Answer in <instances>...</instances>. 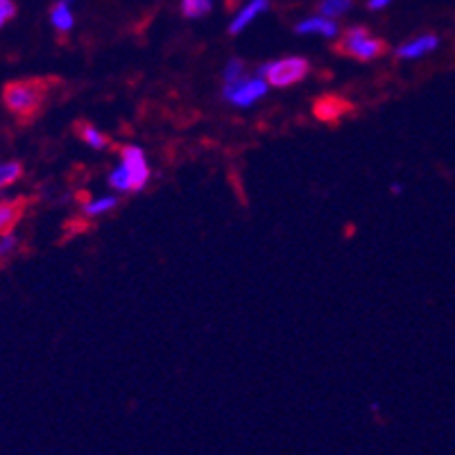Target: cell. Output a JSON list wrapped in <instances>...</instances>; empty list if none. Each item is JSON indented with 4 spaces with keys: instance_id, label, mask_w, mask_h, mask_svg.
<instances>
[{
    "instance_id": "cell-8",
    "label": "cell",
    "mask_w": 455,
    "mask_h": 455,
    "mask_svg": "<svg viewBox=\"0 0 455 455\" xmlns=\"http://www.w3.org/2000/svg\"><path fill=\"white\" fill-rule=\"evenodd\" d=\"M440 45V36L437 35H419L415 39L405 41L403 45H399L396 51V57L399 60H419V57L428 55Z\"/></svg>"
},
{
    "instance_id": "cell-4",
    "label": "cell",
    "mask_w": 455,
    "mask_h": 455,
    "mask_svg": "<svg viewBox=\"0 0 455 455\" xmlns=\"http://www.w3.org/2000/svg\"><path fill=\"white\" fill-rule=\"evenodd\" d=\"M121 155H123V168H125L127 175H130V188L132 190L146 188L148 180H150V165H148L143 150L134 146H125L121 150Z\"/></svg>"
},
{
    "instance_id": "cell-21",
    "label": "cell",
    "mask_w": 455,
    "mask_h": 455,
    "mask_svg": "<svg viewBox=\"0 0 455 455\" xmlns=\"http://www.w3.org/2000/svg\"><path fill=\"white\" fill-rule=\"evenodd\" d=\"M243 0H225L227 10H238V5H241Z\"/></svg>"
},
{
    "instance_id": "cell-18",
    "label": "cell",
    "mask_w": 455,
    "mask_h": 455,
    "mask_svg": "<svg viewBox=\"0 0 455 455\" xmlns=\"http://www.w3.org/2000/svg\"><path fill=\"white\" fill-rule=\"evenodd\" d=\"M16 16V3L14 0H0V28L7 26Z\"/></svg>"
},
{
    "instance_id": "cell-2",
    "label": "cell",
    "mask_w": 455,
    "mask_h": 455,
    "mask_svg": "<svg viewBox=\"0 0 455 455\" xmlns=\"http://www.w3.org/2000/svg\"><path fill=\"white\" fill-rule=\"evenodd\" d=\"M333 51L342 57H349V60L371 61L386 55L387 44L379 36L370 35L367 28H349L335 44Z\"/></svg>"
},
{
    "instance_id": "cell-17",
    "label": "cell",
    "mask_w": 455,
    "mask_h": 455,
    "mask_svg": "<svg viewBox=\"0 0 455 455\" xmlns=\"http://www.w3.org/2000/svg\"><path fill=\"white\" fill-rule=\"evenodd\" d=\"M109 184H111V188H116V190H132L130 188V175H127V171L123 168V165L111 172Z\"/></svg>"
},
{
    "instance_id": "cell-13",
    "label": "cell",
    "mask_w": 455,
    "mask_h": 455,
    "mask_svg": "<svg viewBox=\"0 0 455 455\" xmlns=\"http://www.w3.org/2000/svg\"><path fill=\"white\" fill-rule=\"evenodd\" d=\"M20 177H23V164H19V161L0 164V190L14 186Z\"/></svg>"
},
{
    "instance_id": "cell-5",
    "label": "cell",
    "mask_w": 455,
    "mask_h": 455,
    "mask_svg": "<svg viewBox=\"0 0 455 455\" xmlns=\"http://www.w3.org/2000/svg\"><path fill=\"white\" fill-rule=\"evenodd\" d=\"M354 111V105H351L347 98L342 95L326 93L322 98H317L315 105H313V114H315L317 121L322 123H338L342 121L345 116H349Z\"/></svg>"
},
{
    "instance_id": "cell-15",
    "label": "cell",
    "mask_w": 455,
    "mask_h": 455,
    "mask_svg": "<svg viewBox=\"0 0 455 455\" xmlns=\"http://www.w3.org/2000/svg\"><path fill=\"white\" fill-rule=\"evenodd\" d=\"M351 3H354V0H322L320 14L333 19V16L338 14H345V12L351 7Z\"/></svg>"
},
{
    "instance_id": "cell-7",
    "label": "cell",
    "mask_w": 455,
    "mask_h": 455,
    "mask_svg": "<svg viewBox=\"0 0 455 455\" xmlns=\"http://www.w3.org/2000/svg\"><path fill=\"white\" fill-rule=\"evenodd\" d=\"M32 200L26 196L0 200V235H10L14 227L23 220V215L30 209Z\"/></svg>"
},
{
    "instance_id": "cell-11",
    "label": "cell",
    "mask_w": 455,
    "mask_h": 455,
    "mask_svg": "<svg viewBox=\"0 0 455 455\" xmlns=\"http://www.w3.org/2000/svg\"><path fill=\"white\" fill-rule=\"evenodd\" d=\"M76 132H77V136L84 140V143H89V146L95 148V150H102V148L109 146V139H107L102 132L95 130L91 123H84V121L76 123Z\"/></svg>"
},
{
    "instance_id": "cell-19",
    "label": "cell",
    "mask_w": 455,
    "mask_h": 455,
    "mask_svg": "<svg viewBox=\"0 0 455 455\" xmlns=\"http://www.w3.org/2000/svg\"><path fill=\"white\" fill-rule=\"evenodd\" d=\"M241 76H243V64H241V61H231L229 68H227V73H225L227 84H231V82H238V80H241Z\"/></svg>"
},
{
    "instance_id": "cell-16",
    "label": "cell",
    "mask_w": 455,
    "mask_h": 455,
    "mask_svg": "<svg viewBox=\"0 0 455 455\" xmlns=\"http://www.w3.org/2000/svg\"><path fill=\"white\" fill-rule=\"evenodd\" d=\"M118 204L116 197H102V200H95L84 204V215H98V213H105V211H111L114 206Z\"/></svg>"
},
{
    "instance_id": "cell-1",
    "label": "cell",
    "mask_w": 455,
    "mask_h": 455,
    "mask_svg": "<svg viewBox=\"0 0 455 455\" xmlns=\"http://www.w3.org/2000/svg\"><path fill=\"white\" fill-rule=\"evenodd\" d=\"M55 84L57 77H23L7 82L3 86V102L20 123H32L45 109L48 93Z\"/></svg>"
},
{
    "instance_id": "cell-10",
    "label": "cell",
    "mask_w": 455,
    "mask_h": 455,
    "mask_svg": "<svg viewBox=\"0 0 455 455\" xmlns=\"http://www.w3.org/2000/svg\"><path fill=\"white\" fill-rule=\"evenodd\" d=\"M267 5H270V0H251L250 5L243 7L241 14L235 16L234 23H231V35H238V32H241L243 28L250 26L251 20L256 19V16L263 14V12L267 10Z\"/></svg>"
},
{
    "instance_id": "cell-12",
    "label": "cell",
    "mask_w": 455,
    "mask_h": 455,
    "mask_svg": "<svg viewBox=\"0 0 455 455\" xmlns=\"http://www.w3.org/2000/svg\"><path fill=\"white\" fill-rule=\"evenodd\" d=\"M51 20L60 35H68L70 28H73V14H70L68 3H64V0H61V3H57L51 12Z\"/></svg>"
},
{
    "instance_id": "cell-6",
    "label": "cell",
    "mask_w": 455,
    "mask_h": 455,
    "mask_svg": "<svg viewBox=\"0 0 455 455\" xmlns=\"http://www.w3.org/2000/svg\"><path fill=\"white\" fill-rule=\"evenodd\" d=\"M266 91H267V82L260 80V77H254V80H238L227 84L225 95L234 102V105L247 107V105H254L260 95L266 93Z\"/></svg>"
},
{
    "instance_id": "cell-14",
    "label": "cell",
    "mask_w": 455,
    "mask_h": 455,
    "mask_svg": "<svg viewBox=\"0 0 455 455\" xmlns=\"http://www.w3.org/2000/svg\"><path fill=\"white\" fill-rule=\"evenodd\" d=\"M213 0H181V14L186 19H200V16L209 14Z\"/></svg>"
},
{
    "instance_id": "cell-3",
    "label": "cell",
    "mask_w": 455,
    "mask_h": 455,
    "mask_svg": "<svg viewBox=\"0 0 455 455\" xmlns=\"http://www.w3.org/2000/svg\"><path fill=\"white\" fill-rule=\"evenodd\" d=\"M263 80L272 86H292L304 80L310 73V64L301 57H285V60L272 61L260 70Z\"/></svg>"
},
{
    "instance_id": "cell-20",
    "label": "cell",
    "mask_w": 455,
    "mask_h": 455,
    "mask_svg": "<svg viewBox=\"0 0 455 455\" xmlns=\"http://www.w3.org/2000/svg\"><path fill=\"white\" fill-rule=\"evenodd\" d=\"M392 0H370V10H383V7L390 5Z\"/></svg>"
},
{
    "instance_id": "cell-9",
    "label": "cell",
    "mask_w": 455,
    "mask_h": 455,
    "mask_svg": "<svg viewBox=\"0 0 455 455\" xmlns=\"http://www.w3.org/2000/svg\"><path fill=\"white\" fill-rule=\"evenodd\" d=\"M297 32L301 35H322V36H333L338 35V26H335V20L329 19V16H310V19L301 20L299 26H297Z\"/></svg>"
}]
</instances>
